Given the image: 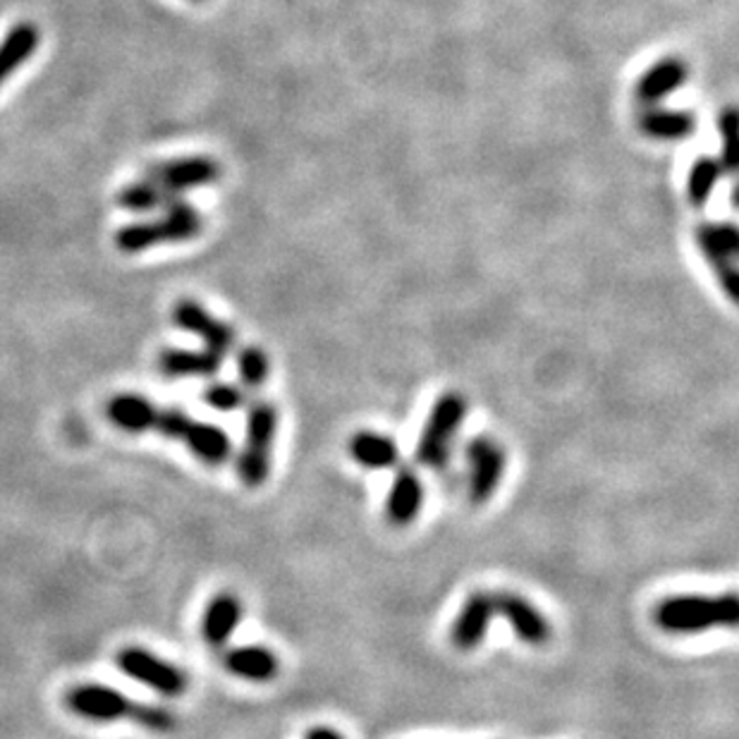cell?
<instances>
[{
	"label": "cell",
	"instance_id": "6da1fadb",
	"mask_svg": "<svg viewBox=\"0 0 739 739\" xmlns=\"http://www.w3.org/2000/svg\"><path fill=\"white\" fill-rule=\"evenodd\" d=\"M65 706L74 716H80L89 722H115V720H132L148 732H173L177 728V718L171 708L140 704L123 691L113 687H105L99 682H84L72 687L65 697Z\"/></svg>",
	"mask_w": 739,
	"mask_h": 739
},
{
	"label": "cell",
	"instance_id": "7a4b0ae2",
	"mask_svg": "<svg viewBox=\"0 0 739 739\" xmlns=\"http://www.w3.org/2000/svg\"><path fill=\"white\" fill-rule=\"evenodd\" d=\"M654 623L668 635H701L714 627L735 629L739 623V603L735 594L670 596L656 606Z\"/></svg>",
	"mask_w": 739,
	"mask_h": 739
},
{
	"label": "cell",
	"instance_id": "3957f363",
	"mask_svg": "<svg viewBox=\"0 0 739 739\" xmlns=\"http://www.w3.org/2000/svg\"><path fill=\"white\" fill-rule=\"evenodd\" d=\"M154 431H158L163 439L187 445L194 458L211 466L228 462L233 455L230 435L220 427L208 424V421H197L192 414L175 410V407H171V410H161L158 407Z\"/></svg>",
	"mask_w": 739,
	"mask_h": 739
},
{
	"label": "cell",
	"instance_id": "277c9868",
	"mask_svg": "<svg viewBox=\"0 0 739 739\" xmlns=\"http://www.w3.org/2000/svg\"><path fill=\"white\" fill-rule=\"evenodd\" d=\"M278 431V412L270 402H254L247 414V439L237 455V476L247 489H261L270 474V452Z\"/></svg>",
	"mask_w": 739,
	"mask_h": 739
},
{
	"label": "cell",
	"instance_id": "5b68a950",
	"mask_svg": "<svg viewBox=\"0 0 739 739\" xmlns=\"http://www.w3.org/2000/svg\"><path fill=\"white\" fill-rule=\"evenodd\" d=\"M466 417V400L460 393H445L431 407L424 429L417 443V462L429 470H441L450 460L462 421Z\"/></svg>",
	"mask_w": 739,
	"mask_h": 739
},
{
	"label": "cell",
	"instance_id": "8992f818",
	"mask_svg": "<svg viewBox=\"0 0 739 739\" xmlns=\"http://www.w3.org/2000/svg\"><path fill=\"white\" fill-rule=\"evenodd\" d=\"M694 239H697V247L704 254L708 266L714 268L722 292H726L728 299L737 305V299H739V270H737L739 230H737V225L730 220H708L694 230Z\"/></svg>",
	"mask_w": 739,
	"mask_h": 739
},
{
	"label": "cell",
	"instance_id": "52a82bcc",
	"mask_svg": "<svg viewBox=\"0 0 739 739\" xmlns=\"http://www.w3.org/2000/svg\"><path fill=\"white\" fill-rule=\"evenodd\" d=\"M115 666L120 673L148 689H154L161 697L175 699L187 691V675L179 670L175 663L151 654L148 648L125 646L123 651L115 656Z\"/></svg>",
	"mask_w": 739,
	"mask_h": 739
},
{
	"label": "cell",
	"instance_id": "ba28073f",
	"mask_svg": "<svg viewBox=\"0 0 739 739\" xmlns=\"http://www.w3.org/2000/svg\"><path fill=\"white\" fill-rule=\"evenodd\" d=\"M466 464H470V476H466V491L474 505H484L495 495L505 474V452L491 435H476L466 445Z\"/></svg>",
	"mask_w": 739,
	"mask_h": 739
},
{
	"label": "cell",
	"instance_id": "9c48e42d",
	"mask_svg": "<svg viewBox=\"0 0 739 739\" xmlns=\"http://www.w3.org/2000/svg\"><path fill=\"white\" fill-rule=\"evenodd\" d=\"M144 177L161 185L171 197H179L187 189L216 183L220 177V165L211 156H185L148 165Z\"/></svg>",
	"mask_w": 739,
	"mask_h": 739
},
{
	"label": "cell",
	"instance_id": "30bf717a",
	"mask_svg": "<svg viewBox=\"0 0 739 739\" xmlns=\"http://www.w3.org/2000/svg\"><path fill=\"white\" fill-rule=\"evenodd\" d=\"M173 321L177 328L202 338L204 350H211L220 357L233 350L235 330L225 321L216 319L208 309H204L197 299H179L173 307Z\"/></svg>",
	"mask_w": 739,
	"mask_h": 739
},
{
	"label": "cell",
	"instance_id": "8fae6325",
	"mask_svg": "<svg viewBox=\"0 0 739 739\" xmlns=\"http://www.w3.org/2000/svg\"><path fill=\"white\" fill-rule=\"evenodd\" d=\"M493 608L495 615L505 617L510 629L515 632L520 642L530 646H543L551 642V623L543 617L534 603H530L524 596L512 592H497L493 594Z\"/></svg>",
	"mask_w": 739,
	"mask_h": 739
},
{
	"label": "cell",
	"instance_id": "7c38bea8",
	"mask_svg": "<svg viewBox=\"0 0 739 739\" xmlns=\"http://www.w3.org/2000/svg\"><path fill=\"white\" fill-rule=\"evenodd\" d=\"M493 617L495 608L491 592H474L466 596L455 623L450 627L452 646L460 648V651H474L486 639Z\"/></svg>",
	"mask_w": 739,
	"mask_h": 739
},
{
	"label": "cell",
	"instance_id": "4fadbf2b",
	"mask_svg": "<svg viewBox=\"0 0 739 739\" xmlns=\"http://www.w3.org/2000/svg\"><path fill=\"white\" fill-rule=\"evenodd\" d=\"M689 80V65L682 58H660L637 80L635 96L642 105H660Z\"/></svg>",
	"mask_w": 739,
	"mask_h": 739
},
{
	"label": "cell",
	"instance_id": "5bb4252c",
	"mask_svg": "<svg viewBox=\"0 0 739 739\" xmlns=\"http://www.w3.org/2000/svg\"><path fill=\"white\" fill-rule=\"evenodd\" d=\"M421 507H424V484L412 466H402L386 497V517L393 526H410Z\"/></svg>",
	"mask_w": 739,
	"mask_h": 739
},
{
	"label": "cell",
	"instance_id": "9a60e30c",
	"mask_svg": "<svg viewBox=\"0 0 739 739\" xmlns=\"http://www.w3.org/2000/svg\"><path fill=\"white\" fill-rule=\"evenodd\" d=\"M637 127L648 140L685 142L697 132V117L689 111L663 109V105H644V111L637 115Z\"/></svg>",
	"mask_w": 739,
	"mask_h": 739
},
{
	"label": "cell",
	"instance_id": "2e32d148",
	"mask_svg": "<svg viewBox=\"0 0 739 739\" xmlns=\"http://www.w3.org/2000/svg\"><path fill=\"white\" fill-rule=\"evenodd\" d=\"M245 608L243 601H239L235 594L223 592L208 601V606L204 608L202 615V639L211 648H223L230 642L235 635V629L243 620Z\"/></svg>",
	"mask_w": 739,
	"mask_h": 739
},
{
	"label": "cell",
	"instance_id": "e0dca14e",
	"mask_svg": "<svg viewBox=\"0 0 739 739\" xmlns=\"http://www.w3.org/2000/svg\"><path fill=\"white\" fill-rule=\"evenodd\" d=\"M158 404L140 393H117L105 404V417L111 424L125 433L154 431Z\"/></svg>",
	"mask_w": 739,
	"mask_h": 739
},
{
	"label": "cell",
	"instance_id": "ac0fdd59",
	"mask_svg": "<svg viewBox=\"0 0 739 739\" xmlns=\"http://www.w3.org/2000/svg\"><path fill=\"white\" fill-rule=\"evenodd\" d=\"M223 666L225 670L239 677V680L270 682L278 675L280 663L270 648L252 644V646H235L230 651H225Z\"/></svg>",
	"mask_w": 739,
	"mask_h": 739
},
{
	"label": "cell",
	"instance_id": "d6986e66",
	"mask_svg": "<svg viewBox=\"0 0 739 739\" xmlns=\"http://www.w3.org/2000/svg\"><path fill=\"white\" fill-rule=\"evenodd\" d=\"M223 357L211 350H165L158 371L165 379H211L220 371Z\"/></svg>",
	"mask_w": 739,
	"mask_h": 739
},
{
	"label": "cell",
	"instance_id": "ffe728a7",
	"mask_svg": "<svg viewBox=\"0 0 739 739\" xmlns=\"http://www.w3.org/2000/svg\"><path fill=\"white\" fill-rule=\"evenodd\" d=\"M39 27L32 22L14 24L6 39L0 41V84H3L14 70H20L29 58L39 49Z\"/></svg>",
	"mask_w": 739,
	"mask_h": 739
},
{
	"label": "cell",
	"instance_id": "44dd1931",
	"mask_svg": "<svg viewBox=\"0 0 739 739\" xmlns=\"http://www.w3.org/2000/svg\"><path fill=\"white\" fill-rule=\"evenodd\" d=\"M350 455L367 470H390V466L400 462V448L390 435L359 431L350 439Z\"/></svg>",
	"mask_w": 739,
	"mask_h": 739
},
{
	"label": "cell",
	"instance_id": "7402d4cb",
	"mask_svg": "<svg viewBox=\"0 0 739 739\" xmlns=\"http://www.w3.org/2000/svg\"><path fill=\"white\" fill-rule=\"evenodd\" d=\"M165 214L158 218L163 243H189V239L199 237L204 230V218L192 204L179 197L171 199L163 206Z\"/></svg>",
	"mask_w": 739,
	"mask_h": 739
},
{
	"label": "cell",
	"instance_id": "603a6c76",
	"mask_svg": "<svg viewBox=\"0 0 739 739\" xmlns=\"http://www.w3.org/2000/svg\"><path fill=\"white\" fill-rule=\"evenodd\" d=\"M722 165L714 156H699L691 163L689 175H687V202L694 208H704L716 192L718 179L722 177Z\"/></svg>",
	"mask_w": 739,
	"mask_h": 739
},
{
	"label": "cell",
	"instance_id": "cb8c5ba5",
	"mask_svg": "<svg viewBox=\"0 0 739 739\" xmlns=\"http://www.w3.org/2000/svg\"><path fill=\"white\" fill-rule=\"evenodd\" d=\"M171 199L175 197H171V194L165 192L161 185L151 183V179L146 177L137 179V183L125 185L115 197L117 206L123 211H130V214H151V211L163 208Z\"/></svg>",
	"mask_w": 739,
	"mask_h": 739
},
{
	"label": "cell",
	"instance_id": "d4e9b609",
	"mask_svg": "<svg viewBox=\"0 0 739 739\" xmlns=\"http://www.w3.org/2000/svg\"><path fill=\"white\" fill-rule=\"evenodd\" d=\"M156 245H163L158 220H137L115 233V247L123 254H140Z\"/></svg>",
	"mask_w": 739,
	"mask_h": 739
},
{
	"label": "cell",
	"instance_id": "484cf974",
	"mask_svg": "<svg viewBox=\"0 0 739 739\" xmlns=\"http://www.w3.org/2000/svg\"><path fill=\"white\" fill-rule=\"evenodd\" d=\"M237 373H239V381L247 388H261L268 381V373H270V361L268 355L261 350V347H254L247 345L239 350L237 355Z\"/></svg>",
	"mask_w": 739,
	"mask_h": 739
},
{
	"label": "cell",
	"instance_id": "4316f807",
	"mask_svg": "<svg viewBox=\"0 0 739 739\" xmlns=\"http://www.w3.org/2000/svg\"><path fill=\"white\" fill-rule=\"evenodd\" d=\"M737 130H739V115L737 109L728 105L726 111L718 115V134L722 140V154H720V165L722 171H728L735 175L737 165H739V156H737Z\"/></svg>",
	"mask_w": 739,
	"mask_h": 739
},
{
	"label": "cell",
	"instance_id": "83f0119b",
	"mask_svg": "<svg viewBox=\"0 0 739 739\" xmlns=\"http://www.w3.org/2000/svg\"><path fill=\"white\" fill-rule=\"evenodd\" d=\"M202 398L216 412H235L247 402L245 390L233 383H211Z\"/></svg>",
	"mask_w": 739,
	"mask_h": 739
},
{
	"label": "cell",
	"instance_id": "f1b7e54d",
	"mask_svg": "<svg viewBox=\"0 0 739 739\" xmlns=\"http://www.w3.org/2000/svg\"><path fill=\"white\" fill-rule=\"evenodd\" d=\"M307 739H342L336 730H330V728H314Z\"/></svg>",
	"mask_w": 739,
	"mask_h": 739
},
{
	"label": "cell",
	"instance_id": "f546056e",
	"mask_svg": "<svg viewBox=\"0 0 739 739\" xmlns=\"http://www.w3.org/2000/svg\"><path fill=\"white\" fill-rule=\"evenodd\" d=\"M192 3H204V0H192Z\"/></svg>",
	"mask_w": 739,
	"mask_h": 739
}]
</instances>
